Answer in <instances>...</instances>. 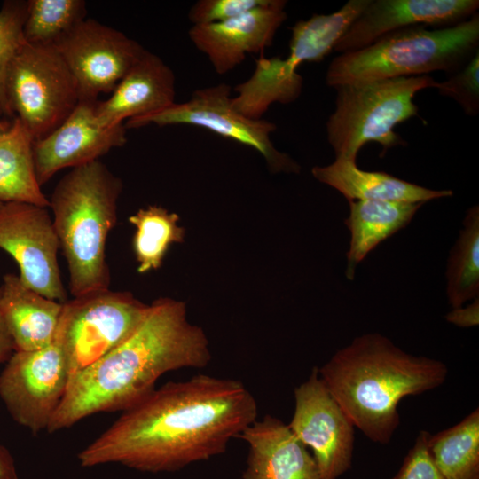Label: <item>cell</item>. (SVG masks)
Segmentation results:
<instances>
[{
	"label": "cell",
	"instance_id": "1",
	"mask_svg": "<svg viewBox=\"0 0 479 479\" xmlns=\"http://www.w3.org/2000/svg\"><path fill=\"white\" fill-rule=\"evenodd\" d=\"M256 417L255 398L241 381L198 374L154 389L78 459L83 467L119 463L143 472L176 471L224 453Z\"/></svg>",
	"mask_w": 479,
	"mask_h": 479
},
{
	"label": "cell",
	"instance_id": "2",
	"mask_svg": "<svg viewBox=\"0 0 479 479\" xmlns=\"http://www.w3.org/2000/svg\"><path fill=\"white\" fill-rule=\"evenodd\" d=\"M210 360L208 338L188 322L185 302L159 298L128 339L70 376L46 430L70 428L98 412L125 411L150 394L165 373L204 368Z\"/></svg>",
	"mask_w": 479,
	"mask_h": 479
},
{
	"label": "cell",
	"instance_id": "3",
	"mask_svg": "<svg viewBox=\"0 0 479 479\" xmlns=\"http://www.w3.org/2000/svg\"><path fill=\"white\" fill-rule=\"evenodd\" d=\"M318 369L355 428L379 444L389 443L399 427L403 398L435 389L448 377L441 360L408 353L379 333L354 338Z\"/></svg>",
	"mask_w": 479,
	"mask_h": 479
},
{
	"label": "cell",
	"instance_id": "4",
	"mask_svg": "<svg viewBox=\"0 0 479 479\" xmlns=\"http://www.w3.org/2000/svg\"><path fill=\"white\" fill-rule=\"evenodd\" d=\"M122 190L121 179L98 160L73 168L49 199L74 297L109 289L106 246Z\"/></svg>",
	"mask_w": 479,
	"mask_h": 479
},
{
	"label": "cell",
	"instance_id": "5",
	"mask_svg": "<svg viewBox=\"0 0 479 479\" xmlns=\"http://www.w3.org/2000/svg\"><path fill=\"white\" fill-rule=\"evenodd\" d=\"M479 51V15L449 27L415 26L388 34L363 49L340 53L329 64L326 82L344 83L398 77L449 75Z\"/></svg>",
	"mask_w": 479,
	"mask_h": 479
},
{
	"label": "cell",
	"instance_id": "6",
	"mask_svg": "<svg viewBox=\"0 0 479 479\" xmlns=\"http://www.w3.org/2000/svg\"><path fill=\"white\" fill-rule=\"evenodd\" d=\"M436 82L430 75H420L334 87L335 108L326 129L335 159L356 161L359 150L368 142L379 143L383 153L404 145L394 131L395 126L418 115L413 101L416 93L435 88Z\"/></svg>",
	"mask_w": 479,
	"mask_h": 479
},
{
	"label": "cell",
	"instance_id": "7",
	"mask_svg": "<svg viewBox=\"0 0 479 479\" xmlns=\"http://www.w3.org/2000/svg\"><path fill=\"white\" fill-rule=\"evenodd\" d=\"M5 92L12 115L16 113L34 140L59 126L80 101L76 82L58 50L25 41L8 66Z\"/></svg>",
	"mask_w": 479,
	"mask_h": 479
},
{
	"label": "cell",
	"instance_id": "8",
	"mask_svg": "<svg viewBox=\"0 0 479 479\" xmlns=\"http://www.w3.org/2000/svg\"><path fill=\"white\" fill-rule=\"evenodd\" d=\"M148 309L131 293L110 288L63 302L54 338L63 349L69 378L128 339Z\"/></svg>",
	"mask_w": 479,
	"mask_h": 479
},
{
	"label": "cell",
	"instance_id": "9",
	"mask_svg": "<svg viewBox=\"0 0 479 479\" xmlns=\"http://www.w3.org/2000/svg\"><path fill=\"white\" fill-rule=\"evenodd\" d=\"M232 89L226 83L198 89L189 100L172 105L145 116L126 121V129L155 124L192 125L234 140L257 151L274 173H299L300 166L287 153L279 151L271 140L275 123L247 118L232 105Z\"/></svg>",
	"mask_w": 479,
	"mask_h": 479
},
{
	"label": "cell",
	"instance_id": "10",
	"mask_svg": "<svg viewBox=\"0 0 479 479\" xmlns=\"http://www.w3.org/2000/svg\"><path fill=\"white\" fill-rule=\"evenodd\" d=\"M68 380L66 357L54 338L43 349L11 355L0 374V397L12 419L35 434L47 429Z\"/></svg>",
	"mask_w": 479,
	"mask_h": 479
},
{
	"label": "cell",
	"instance_id": "11",
	"mask_svg": "<svg viewBox=\"0 0 479 479\" xmlns=\"http://www.w3.org/2000/svg\"><path fill=\"white\" fill-rule=\"evenodd\" d=\"M0 247L17 263L25 286L61 303L67 301L57 257L59 242L48 208L4 203Z\"/></svg>",
	"mask_w": 479,
	"mask_h": 479
},
{
	"label": "cell",
	"instance_id": "12",
	"mask_svg": "<svg viewBox=\"0 0 479 479\" xmlns=\"http://www.w3.org/2000/svg\"><path fill=\"white\" fill-rule=\"evenodd\" d=\"M70 72L80 100L112 92L145 51L122 32L86 18L54 46Z\"/></svg>",
	"mask_w": 479,
	"mask_h": 479
},
{
	"label": "cell",
	"instance_id": "13",
	"mask_svg": "<svg viewBox=\"0 0 479 479\" xmlns=\"http://www.w3.org/2000/svg\"><path fill=\"white\" fill-rule=\"evenodd\" d=\"M294 412L288 425L312 450L320 479H337L351 467L355 426L313 367L294 389Z\"/></svg>",
	"mask_w": 479,
	"mask_h": 479
},
{
	"label": "cell",
	"instance_id": "14",
	"mask_svg": "<svg viewBox=\"0 0 479 479\" xmlns=\"http://www.w3.org/2000/svg\"><path fill=\"white\" fill-rule=\"evenodd\" d=\"M96 103L80 100L59 126L34 141V161L41 186L58 171L98 161L113 148L126 144L124 124L101 125L95 114Z\"/></svg>",
	"mask_w": 479,
	"mask_h": 479
},
{
	"label": "cell",
	"instance_id": "15",
	"mask_svg": "<svg viewBox=\"0 0 479 479\" xmlns=\"http://www.w3.org/2000/svg\"><path fill=\"white\" fill-rule=\"evenodd\" d=\"M478 8V0H370L334 51H357L411 27H452L472 17Z\"/></svg>",
	"mask_w": 479,
	"mask_h": 479
},
{
	"label": "cell",
	"instance_id": "16",
	"mask_svg": "<svg viewBox=\"0 0 479 479\" xmlns=\"http://www.w3.org/2000/svg\"><path fill=\"white\" fill-rule=\"evenodd\" d=\"M286 1L264 0L258 7L220 23L192 25L188 35L218 75L241 64L248 53L263 54L287 20Z\"/></svg>",
	"mask_w": 479,
	"mask_h": 479
},
{
	"label": "cell",
	"instance_id": "17",
	"mask_svg": "<svg viewBox=\"0 0 479 479\" xmlns=\"http://www.w3.org/2000/svg\"><path fill=\"white\" fill-rule=\"evenodd\" d=\"M238 438L249 447L243 479H320L308 447L276 417L255 420Z\"/></svg>",
	"mask_w": 479,
	"mask_h": 479
},
{
	"label": "cell",
	"instance_id": "18",
	"mask_svg": "<svg viewBox=\"0 0 479 479\" xmlns=\"http://www.w3.org/2000/svg\"><path fill=\"white\" fill-rule=\"evenodd\" d=\"M176 98V77L163 60L145 50L119 82L109 98L97 101L95 114L105 127L160 111Z\"/></svg>",
	"mask_w": 479,
	"mask_h": 479
},
{
	"label": "cell",
	"instance_id": "19",
	"mask_svg": "<svg viewBox=\"0 0 479 479\" xmlns=\"http://www.w3.org/2000/svg\"><path fill=\"white\" fill-rule=\"evenodd\" d=\"M62 304L25 286L19 275L4 276L0 310L17 351H32L51 344Z\"/></svg>",
	"mask_w": 479,
	"mask_h": 479
},
{
	"label": "cell",
	"instance_id": "20",
	"mask_svg": "<svg viewBox=\"0 0 479 479\" xmlns=\"http://www.w3.org/2000/svg\"><path fill=\"white\" fill-rule=\"evenodd\" d=\"M312 176L349 200L423 202L452 196L451 190H432L382 171L360 169L356 161L335 159L326 166H315Z\"/></svg>",
	"mask_w": 479,
	"mask_h": 479
},
{
	"label": "cell",
	"instance_id": "21",
	"mask_svg": "<svg viewBox=\"0 0 479 479\" xmlns=\"http://www.w3.org/2000/svg\"><path fill=\"white\" fill-rule=\"evenodd\" d=\"M423 202L349 200L344 224L350 232L345 275L352 280L357 266L381 241L404 228Z\"/></svg>",
	"mask_w": 479,
	"mask_h": 479
},
{
	"label": "cell",
	"instance_id": "22",
	"mask_svg": "<svg viewBox=\"0 0 479 479\" xmlns=\"http://www.w3.org/2000/svg\"><path fill=\"white\" fill-rule=\"evenodd\" d=\"M297 68L287 58L260 55L251 76L234 88L232 106L247 118L260 120L271 105L293 103L303 84Z\"/></svg>",
	"mask_w": 479,
	"mask_h": 479
},
{
	"label": "cell",
	"instance_id": "23",
	"mask_svg": "<svg viewBox=\"0 0 479 479\" xmlns=\"http://www.w3.org/2000/svg\"><path fill=\"white\" fill-rule=\"evenodd\" d=\"M34 137L17 117L0 132V202H23L49 208L37 180Z\"/></svg>",
	"mask_w": 479,
	"mask_h": 479
},
{
	"label": "cell",
	"instance_id": "24",
	"mask_svg": "<svg viewBox=\"0 0 479 479\" xmlns=\"http://www.w3.org/2000/svg\"><path fill=\"white\" fill-rule=\"evenodd\" d=\"M370 0H349L331 14H314L292 27L287 59L298 67L320 62L333 51Z\"/></svg>",
	"mask_w": 479,
	"mask_h": 479
},
{
	"label": "cell",
	"instance_id": "25",
	"mask_svg": "<svg viewBox=\"0 0 479 479\" xmlns=\"http://www.w3.org/2000/svg\"><path fill=\"white\" fill-rule=\"evenodd\" d=\"M428 450L444 479H478L479 409L454 426L431 435Z\"/></svg>",
	"mask_w": 479,
	"mask_h": 479
},
{
	"label": "cell",
	"instance_id": "26",
	"mask_svg": "<svg viewBox=\"0 0 479 479\" xmlns=\"http://www.w3.org/2000/svg\"><path fill=\"white\" fill-rule=\"evenodd\" d=\"M446 294L453 308L479 295V208L467 210L463 228L453 245L446 268Z\"/></svg>",
	"mask_w": 479,
	"mask_h": 479
},
{
	"label": "cell",
	"instance_id": "27",
	"mask_svg": "<svg viewBox=\"0 0 479 479\" xmlns=\"http://www.w3.org/2000/svg\"><path fill=\"white\" fill-rule=\"evenodd\" d=\"M178 220L176 213L156 205L140 208L129 217L136 227L132 247L139 273L160 268L170 245L184 241L185 229Z\"/></svg>",
	"mask_w": 479,
	"mask_h": 479
},
{
	"label": "cell",
	"instance_id": "28",
	"mask_svg": "<svg viewBox=\"0 0 479 479\" xmlns=\"http://www.w3.org/2000/svg\"><path fill=\"white\" fill-rule=\"evenodd\" d=\"M86 13L83 0H29L23 26L24 41L55 46L86 19Z\"/></svg>",
	"mask_w": 479,
	"mask_h": 479
},
{
	"label": "cell",
	"instance_id": "29",
	"mask_svg": "<svg viewBox=\"0 0 479 479\" xmlns=\"http://www.w3.org/2000/svg\"><path fill=\"white\" fill-rule=\"evenodd\" d=\"M27 1H5L0 9V105L4 114L12 115L5 92L8 66L24 43L23 26Z\"/></svg>",
	"mask_w": 479,
	"mask_h": 479
},
{
	"label": "cell",
	"instance_id": "30",
	"mask_svg": "<svg viewBox=\"0 0 479 479\" xmlns=\"http://www.w3.org/2000/svg\"><path fill=\"white\" fill-rule=\"evenodd\" d=\"M435 88L458 103L466 114L475 116L479 112V51L446 80L437 82Z\"/></svg>",
	"mask_w": 479,
	"mask_h": 479
},
{
	"label": "cell",
	"instance_id": "31",
	"mask_svg": "<svg viewBox=\"0 0 479 479\" xmlns=\"http://www.w3.org/2000/svg\"><path fill=\"white\" fill-rule=\"evenodd\" d=\"M264 0H200L189 10L188 19L192 25L220 23L247 12Z\"/></svg>",
	"mask_w": 479,
	"mask_h": 479
},
{
	"label": "cell",
	"instance_id": "32",
	"mask_svg": "<svg viewBox=\"0 0 479 479\" xmlns=\"http://www.w3.org/2000/svg\"><path fill=\"white\" fill-rule=\"evenodd\" d=\"M431 434L421 430L393 479H444L436 467L428 450Z\"/></svg>",
	"mask_w": 479,
	"mask_h": 479
},
{
	"label": "cell",
	"instance_id": "33",
	"mask_svg": "<svg viewBox=\"0 0 479 479\" xmlns=\"http://www.w3.org/2000/svg\"><path fill=\"white\" fill-rule=\"evenodd\" d=\"M445 319L459 327H473L479 324V298L467 306L453 308Z\"/></svg>",
	"mask_w": 479,
	"mask_h": 479
},
{
	"label": "cell",
	"instance_id": "34",
	"mask_svg": "<svg viewBox=\"0 0 479 479\" xmlns=\"http://www.w3.org/2000/svg\"><path fill=\"white\" fill-rule=\"evenodd\" d=\"M12 349H14L13 341L0 310V364L11 357Z\"/></svg>",
	"mask_w": 479,
	"mask_h": 479
},
{
	"label": "cell",
	"instance_id": "35",
	"mask_svg": "<svg viewBox=\"0 0 479 479\" xmlns=\"http://www.w3.org/2000/svg\"><path fill=\"white\" fill-rule=\"evenodd\" d=\"M0 479H19L13 459L3 446H0Z\"/></svg>",
	"mask_w": 479,
	"mask_h": 479
},
{
	"label": "cell",
	"instance_id": "36",
	"mask_svg": "<svg viewBox=\"0 0 479 479\" xmlns=\"http://www.w3.org/2000/svg\"><path fill=\"white\" fill-rule=\"evenodd\" d=\"M3 113L2 111V108H1V105H0V114ZM4 129L2 128L1 124H0V132L3 130Z\"/></svg>",
	"mask_w": 479,
	"mask_h": 479
},
{
	"label": "cell",
	"instance_id": "37",
	"mask_svg": "<svg viewBox=\"0 0 479 479\" xmlns=\"http://www.w3.org/2000/svg\"><path fill=\"white\" fill-rule=\"evenodd\" d=\"M3 204H4V203L0 202V208H2Z\"/></svg>",
	"mask_w": 479,
	"mask_h": 479
},
{
	"label": "cell",
	"instance_id": "38",
	"mask_svg": "<svg viewBox=\"0 0 479 479\" xmlns=\"http://www.w3.org/2000/svg\"><path fill=\"white\" fill-rule=\"evenodd\" d=\"M479 479V478H478Z\"/></svg>",
	"mask_w": 479,
	"mask_h": 479
}]
</instances>
